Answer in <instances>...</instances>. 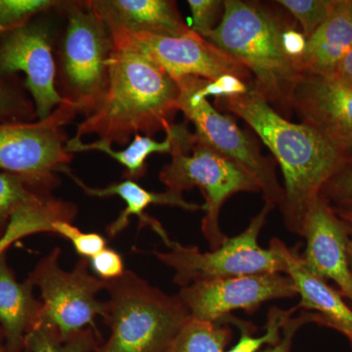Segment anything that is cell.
<instances>
[{"label":"cell","instance_id":"cell-1","mask_svg":"<svg viewBox=\"0 0 352 352\" xmlns=\"http://www.w3.org/2000/svg\"><path fill=\"white\" fill-rule=\"evenodd\" d=\"M214 104L217 110L245 120L272 152L284 176L280 208L285 226L300 236L308 207L346 159L320 132L286 119L252 88L244 94L217 97Z\"/></svg>","mask_w":352,"mask_h":352},{"label":"cell","instance_id":"cell-2","mask_svg":"<svg viewBox=\"0 0 352 352\" xmlns=\"http://www.w3.org/2000/svg\"><path fill=\"white\" fill-rule=\"evenodd\" d=\"M110 80L98 107L78 124L75 138L126 146L136 134L153 138L168 131L178 110L179 87L142 52L113 41Z\"/></svg>","mask_w":352,"mask_h":352},{"label":"cell","instance_id":"cell-3","mask_svg":"<svg viewBox=\"0 0 352 352\" xmlns=\"http://www.w3.org/2000/svg\"><path fill=\"white\" fill-rule=\"evenodd\" d=\"M291 25L282 13L261 2L226 0L219 25L205 36L242 64L254 78L252 89L288 120L294 113V90L302 76L282 44Z\"/></svg>","mask_w":352,"mask_h":352},{"label":"cell","instance_id":"cell-4","mask_svg":"<svg viewBox=\"0 0 352 352\" xmlns=\"http://www.w3.org/2000/svg\"><path fill=\"white\" fill-rule=\"evenodd\" d=\"M108 342L98 352H166L190 320L179 296L153 287L131 270L106 281Z\"/></svg>","mask_w":352,"mask_h":352},{"label":"cell","instance_id":"cell-5","mask_svg":"<svg viewBox=\"0 0 352 352\" xmlns=\"http://www.w3.org/2000/svg\"><path fill=\"white\" fill-rule=\"evenodd\" d=\"M170 131L171 162L160 173V180L166 190L176 193L195 187L201 190L207 212L201 221V232L210 249H217L227 238L219 226L222 206L241 192L261 193V186L254 176L201 141L186 124H173Z\"/></svg>","mask_w":352,"mask_h":352},{"label":"cell","instance_id":"cell-6","mask_svg":"<svg viewBox=\"0 0 352 352\" xmlns=\"http://www.w3.org/2000/svg\"><path fill=\"white\" fill-rule=\"evenodd\" d=\"M59 55L58 92L85 118L107 91L113 50L112 34L87 1L68 2Z\"/></svg>","mask_w":352,"mask_h":352},{"label":"cell","instance_id":"cell-7","mask_svg":"<svg viewBox=\"0 0 352 352\" xmlns=\"http://www.w3.org/2000/svg\"><path fill=\"white\" fill-rule=\"evenodd\" d=\"M273 207L265 204L250 226L235 237H227L223 244L212 252H201L196 245L173 242L170 251L153 252L164 265L175 271L173 282L184 288L203 280L283 273L285 243L278 238L270 241L268 249L258 244L259 234Z\"/></svg>","mask_w":352,"mask_h":352},{"label":"cell","instance_id":"cell-8","mask_svg":"<svg viewBox=\"0 0 352 352\" xmlns=\"http://www.w3.org/2000/svg\"><path fill=\"white\" fill-rule=\"evenodd\" d=\"M78 113L65 101L45 120L0 122V170L50 193L59 185L57 173L73 160L66 149L69 138L64 126Z\"/></svg>","mask_w":352,"mask_h":352},{"label":"cell","instance_id":"cell-9","mask_svg":"<svg viewBox=\"0 0 352 352\" xmlns=\"http://www.w3.org/2000/svg\"><path fill=\"white\" fill-rule=\"evenodd\" d=\"M206 80L187 76L176 82L180 91L178 110L194 124L197 138L256 178L265 204L280 207L284 201V187L278 180L274 162L263 156L256 140L201 94Z\"/></svg>","mask_w":352,"mask_h":352},{"label":"cell","instance_id":"cell-10","mask_svg":"<svg viewBox=\"0 0 352 352\" xmlns=\"http://www.w3.org/2000/svg\"><path fill=\"white\" fill-rule=\"evenodd\" d=\"M60 254L59 248L53 249L28 279L41 289L43 300L36 325L54 329L68 339L85 329H96L97 316L105 319L107 302H100L96 296L106 289V281L90 273L89 259L80 258L72 271L62 270Z\"/></svg>","mask_w":352,"mask_h":352},{"label":"cell","instance_id":"cell-11","mask_svg":"<svg viewBox=\"0 0 352 352\" xmlns=\"http://www.w3.org/2000/svg\"><path fill=\"white\" fill-rule=\"evenodd\" d=\"M110 32L113 41L140 51L175 82L187 76L214 82L229 75L237 76L252 88L254 85L252 74L242 64L195 32L182 36Z\"/></svg>","mask_w":352,"mask_h":352},{"label":"cell","instance_id":"cell-12","mask_svg":"<svg viewBox=\"0 0 352 352\" xmlns=\"http://www.w3.org/2000/svg\"><path fill=\"white\" fill-rule=\"evenodd\" d=\"M177 296L191 318L220 322L236 310L252 314L268 300L295 298L298 292L288 275L263 273L203 280L180 289Z\"/></svg>","mask_w":352,"mask_h":352},{"label":"cell","instance_id":"cell-13","mask_svg":"<svg viewBox=\"0 0 352 352\" xmlns=\"http://www.w3.org/2000/svg\"><path fill=\"white\" fill-rule=\"evenodd\" d=\"M293 112L352 163V88L337 76H302L293 94Z\"/></svg>","mask_w":352,"mask_h":352},{"label":"cell","instance_id":"cell-14","mask_svg":"<svg viewBox=\"0 0 352 352\" xmlns=\"http://www.w3.org/2000/svg\"><path fill=\"white\" fill-rule=\"evenodd\" d=\"M23 72L39 120H45L64 99L56 87L57 67L47 32L21 27L9 32L0 44V73Z\"/></svg>","mask_w":352,"mask_h":352},{"label":"cell","instance_id":"cell-15","mask_svg":"<svg viewBox=\"0 0 352 352\" xmlns=\"http://www.w3.org/2000/svg\"><path fill=\"white\" fill-rule=\"evenodd\" d=\"M307 245L302 259L307 270L322 279L332 280L340 295L352 302V275L346 226L325 199L317 197L305 219L302 233Z\"/></svg>","mask_w":352,"mask_h":352},{"label":"cell","instance_id":"cell-16","mask_svg":"<svg viewBox=\"0 0 352 352\" xmlns=\"http://www.w3.org/2000/svg\"><path fill=\"white\" fill-rule=\"evenodd\" d=\"M87 4L110 32L182 36L189 34L170 0H88Z\"/></svg>","mask_w":352,"mask_h":352},{"label":"cell","instance_id":"cell-17","mask_svg":"<svg viewBox=\"0 0 352 352\" xmlns=\"http://www.w3.org/2000/svg\"><path fill=\"white\" fill-rule=\"evenodd\" d=\"M60 173H64L65 175L71 177L87 195L99 197V198L117 196L124 201L126 208L120 212L119 217L106 228V232L110 238L119 235L129 226L131 217H136L140 226L151 227L153 231L162 238L166 247L170 248L175 241L170 239L163 226L157 220L146 214L145 210L152 205L171 206V207L182 208L188 212L205 210L204 206L185 200L182 194L176 193L170 190H166L163 193L148 191L134 180L126 179L122 182L112 183L104 188H94L88 186L78 176L74 175L68 166H65Z\"/></svg>","mask_w":352,"mask_h":352},{"label":"cell","instance_id":"cell-18","mask_svg":"<svg viewBox=\"0 0 352 352\" xmlns=\"http://www.w3.org/2000/svg\"><path fill=\"white\" fill-rule=\"evenodd\" d=\"M286 274L293 280L300 302L296 308L314 310L310 322L333 329L344 337L352 336V309L344 300L339 289H333L326 280L314 274L303 263L302 256L285 247Z\"/></svg>","mask_w":352,"mask_h":352},{"label":"cell","instance_id":"cell-19","mask_svg":"<svg viewBox=\"0 0 352 352\" xmlns=\"http://www.w3.org/2000/svg\"><path fill=\"white\" fill-rule=\"evenodd\" d=\"M352 47L351 0H338L332 13L307 39L298 65L302 76H333Z\"/></svg>","mask_w":352,"mask_h":352},{"label":"cell","instance_id":"cell-20","mask_svg":"<svg viewBox=\"0 0 352 352\" xmlns=\"http://www.w3.org/2000/svg\"><path fill=\"white\" fill-rule=\"evenodd\" d=\"M32 289L29 279H16L6 254L0 256V333L8 352L25 351V337L38 324L41 302Z\"/></svg>","mask_w":352,"mask_h":352},{"label":"cell","instance_id":"cell-21","mask_svg":"<svg viewBox=\"0 0 352 352\" xmlns=\"http://www.w3.org/2000/svg\"><path fill=\"white\" fill-rule=\"evenodd\" d=\"M78 208L69 201L47 195L21 208L9 220L0 235V256L11 245L27 236L38 233H54L53 224L58 220L73 222Z\"/></svg>","mask_w":352,"mask_h":352},{"label":"cell","instance_id":"cell-22","mask_svg":"<svg viewBox=\"0 0 352 352\" xmlns=\"http://www.w3.org/2000/svg\"><path fill=\"white\" fill-rule=\"evenodd\" d=\"M171 127V126H170ZM170 127L164 133L166 139L163 141H157L149 136L136 134L133 141L127 146L126 149L115 151L112 146L105 144L101 141L97 140L92 143H83L82 139L75 138L69 139L67 143V151L71 154L87 151H100L122 164L126 171L124 176L126 179H140L147 173L148 157L153 154H170L171 146H173V134Z\"/></svg>","mask_w":352,"mask_h":352},{"label":"cell","instance_id":"cell-23","mask_svg":"<svg viewBox=\"0 0 352 352\" xmlns=\"http://www.w3.org/2000/svg\"><path fill=\"white\" fill-rule=\"evenodd\" d=\"M232 339L226 324L190 318L166 352H226Z\"/></svg>","mask_w":352,"mask_h":352},{"label":"cell","instance_id":"cell-24","mask_svg":"<svg viewBox=\"0 0 352 352\" xmlns=\"http://www.w3.org/2000/svg\"><path fill=\"white\" fill-rule=\"evenodd\" d=\"M99 349V333L94 328L63 339L54 329L36 325L25 340V352H98Z\"/></svg>","mask_w":352,"mask_h":352},{"label":"cell","instance_id":"cell-25","mask_svg":"<svg viewBox=\"0 0 352 352\" xmlns=\"http://www.w3.org/2000/svg\"><path fill=\"white\" fill-rule=\"evenodd\" d=\"M50 195L34 188L19 176L0 173V235L17 210Z\"/></svg>","mask_w":352,"mask_h":352},{"label":"cell","instance_id":"cell-26","mask_svg":"<svg viewBox=\"0 0 352 352\" xmlns=\"http://www.w3.org/2000/svg\"><path fill=\"white\" fill-rule=\"evenodd\" d=\"M296 309V307L288 310L271 307L267 314L266 332L261 337H254L248 330L251 325H245L244 322H240L237 325L241 330L240 339L232 349L226 352H258L264 344L276 346L281 342L280 332L291 321L292 315L295 314Z\"/></svg>","mask_w":352,"mask_h":352},{"label":"cell","instance_id":"cell-27","mask_svg":"<svg viewBox=\"0 0 352 352\" xmlns=\"http://www.w3.org/2000/svg\"><path fill=\"white\" fill-rule=\"evenodd\" d=\"M338 0H279L275 1L292 14L307 39L328 19Z\"/></svg>","mask_w":352,"mask_h":352},{"label":"cell","instance_id":"cell-28","mask_svg":"<svg viewBox=\"0 0 352 352\" xmlns=\"http://www.w3.org/2000/svg\"><path fill=\"white\" fill-rule=\"evenodd\" d=\"M60 4L53 0H0V32L24 27L32 16Z\"/></svg>","mask_w":352,"mask_h":352},{"label":"cell","instance_id":"cell-29","mask_svg":"<svg viewBox=\"0 0 352 352\" xmlns=\"http://www.w3.org/2000/svg\"><path fill=\"white\" fill-rule=\"evenodd\" d=\"M54 234H59L71 241L76 252L82 258L91 259L106 249L107 241L100 234L85 233L74 226L72 222L58 220L53 224Z\"/></svg>","mask_w":352,"mask_h":352},{"label":"cell","instance_id":"cell-30","mask_svg":"<svg viewBox=\"0 0 352 352\" xmlns=\"http://www.w3.org/2000/svg\"><path fill=\"white\" fill-rule=\"evenodd\" d=\"M192 14V31L205 38L219 25L224 11V1L220 0H188Z\"/></svg>","mask_w":352,"mask_h":352},{"label":"cell","instance_id":"cell-31","mask_svg":"<svg viewBox=\"0 0 352 352\" xmlns=\"http://www.w3.org/2000/svg\"><path fill=\"white\" fill-rule=\"evenodd\" d=\"M320 197L330 204L352 200V163L344 164L322 188Z\"/></svg>","mask_w":352,"mask_h":352},{"label":"cell","instance_id":"cell-32","mask_svg":"<svg viewBox=\"0 0 352 352\" xmlns=\"http://www.w3.org/2000/svg\"><path fill=\"white\" fill-rule=\"evenodd\" d=\"M89 263L95 275L104 281L117 279L126 271L122 256L115 250L108 248L89 259Z\"/></svg>","mask_w":352,"mask_h":352},{"label":"cell","instance_id":"cell-33","mask_svg":"<svg viewBox=\"0 0 352 352\" xmlns=\"http://www.w3.org/2000/svg\"><path fill=\"white\" fill-rule=\"evenodd\" d=\"M282 44L287 56L293 61L298 69V65L307 50V38L302 32L296 29L295 25L292 24L283 32Z\"/></svg>","mask_w":352,"mask_h":352},{"label":"cell","instance_id":"cell-34","mask_svg":"<svg viewBox=\"0 0 352 352\" xmlns=\"http://www.w3.org/2000/svg\"><path fill=\"white\" fill-rule=\"evenodd\" d=\"M310 312H302L298 318L291 319V321L287 324L284 328V339L276 346L266 349L265 351L261 352H289L291 351L292 342H293L294 336L302 325L309 323Z\"/></svg>","mask_w":352,"mask_h":352},{"label":"cell","instance_id":"cell-35","mask_svg":"<svg viewBox=\"0 0 352 352\" xmlns=\"http://www.w3.org/2000/svg\"><path fill=\"white\" fill-rule=\"evenodd\" d=\"M332 207L338 217L344 222L349 235V261L352 275V207L342 204H333Z\"/></svg>","mask_w":352,"mask_h":352},{"label":"cell","instance_id":"cell-36","mask_svg":"<svg viewBox=\"0 0 352 352\" xmlns=\"http://www.w3.org/2000/svg\"><path fill=\"white\" fill-rule=\"evenodd\" d=\"M17 109L15 99L6 89L0 87V120L13 116Z\"/></svg>","mask_w":352,"mask_h":352},{"label":"cell","instance_id":"cell-37","mask_svg":"<svg viewBox=\"0 0 352 352\" xmlns=\"http://www.w3.org/2000/svg\"><path fill=\"white\" fill-rule=\"evenodd\" d=\"M335 76H337L342 82L352 88V47L340 62Z\"/></svg>","mask_w":352,"mask_h":352},{"label":"cell","instance_id":"cell-38","mask_svg":"<svg viewBox=\"0 0 352 352\" xmlns=\"http://www.w3.org/2000/svg\"><path fill=\"white\" fill-rule=\"evenodd\" d=\"M0 352H8V351H7L6 342H4V339L3 337H2L1 333H0Z\"/></svg>","mask_w":352,"mask_h":352},{"label":"cell","instance_id":"cell-39","mask_svg":"<svg viewBox=\"0 0 352 352\" xmlns=\"http://www.w3.org/2000/svg\"><path fill=\"white\" fill-rule=\"evenodd\" d=\"M339 204H342V205L351 206V207H352V200L351 201H342V203H339Z\"/></svg>","mask_w":352,"mask_h":352},{"label":"cell","instance_id":"cell-40","mask_svg":"<svg viewBox=\"0 0 352 352\" xmlns=\"http://www.w3.org/2000/svg\"><path fill=\"white\" fill-rule=\"evenodd\" d=\"M347 340H349V344H351L352 349V336H351V337L347 338Z\"/></svg>","mask_w":352,"mask_h":352},{"label":"cell","instance_id":"cell-41","mask_svg":"<svg viewBox=\"0 0 352 352\" xmlns=\"http://www.w3.org/2000/svg\"><path fill=\"white\" fill-rule=\"evenodd\" d=\"M351 4H352V0H351Z\"/></svg>","mask_w":352,"mask_h":352}]
</instances>
